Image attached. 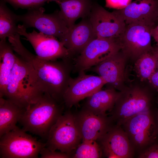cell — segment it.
<instances>
[{"label": "cell", "instance_id": "obj_4", "mask_svg": "<svg viewBox=\"0 0 158 158\" xmlns=\"http://www.w3.org/2000/svg\"><path fill=\"white\" fill-rule=\"evenodd\" d=\"M17 126L0 138L2 158H36L46 143L37 140Z\"/></svg>", "mask_w": 158, "mask_h": 158}, {"label": "cell", "instance_id": "obj_32", "mask_svg": "<svg viewBox=\"0 0 158 158\" xmlns=\"http://www.w3.org/2000/svg\"><path fill=\"white\" fill-rule=\"evenodd\" d=\"M152 51L156 57L157 63V67L158 69V45H156L154 47H153Z\"/></svg>", "mask_w": 158, "mask_h": 158}, {"label": "cell", "instance_id": "obj_24", "mask_svg": "<svg viewBox=\"0 0 158 158\" xmlns=\"http://www.w3.org/2000/svg\"><path fill=\"white\" fill-rule=\"evenodd\" d=\"M135 68L141 81L148 80L157 69L156 59L152 50L143 54L135 60Z\"/></svg>", "mask_w": 158, "mask_h": 158}, {"label": "cell", "instance_id": "obj_10", "mask_svg": "<svg viewBox=\"0 0 158 158\" xmlns=\"http://www.w3.org/2000/svg\"><path fill=\"white\" fill-rule=\"evenodd\" d=\"M153 27L137 23L126 25L118 39L121 50L127 58L136 60L143 54L152 50L151 31Z\"/></svg>", "mask_w": 158, "mask_h": 158}, {"label": "cell", "instance_id": "obj_19", "mask_svg": "<svg viewBox=\"0 0 158 158\" xmlns=\"http://www.w3.org/2000/svg\"><path fill=\"white\" fill-rule=\"evenodd\" d=\"M119 92L112 88L99 90L86 98L82 108L96 114L107 116L113 108Z\"/></svg>", "mask_w": 158, "mask_h": 158}, {"label": "cell", "instance_id": "obj_16", "mask_svg": "<svg viewBox=\"0 0 158 158\" xmlns=\"http://www.w3.org/2000/svg\"><path fill=\"white\" fill-rule=\"evenodd\" d=\"M127 57L120 50L88 70L98 74L112 88L120 91L125 87V69Z\"/></svg>", "mask_w": 158, "mask_h": 158}, {"label": "cell", "instance_id": "obj_30", "mask_svg": "<svg viewBox=\"0 0 158 158\" xmlns=\"http://www.w3.org/2000/svg\"><path fill=\"white\" fill-rule=\"evenodd\" d=\"M148 80L151 85L158 92V70L155 71Z\"/></svg>", "mask_w": 158, "mask_h": 158}, {"label": "cell", "instance_id": "obj_1", "mask_svg": "<svg viewBox=\"0 0 158 158\" xmlns=\"http://www.w3.org/2000/svg\"><path fill=\"white\" fill-rule=\"evenodd\" d=\"M24 60L27 63L28 87L34 96L49 94L59 102L63 97L73 70V61L69 59L48 61L38 58L29 51Z\"/></svg>", "mask_w": 158, "mask_h": 158}, {"label": "cell", "instance_id": "obj_2", "mask_svg": "<svg viewBox=\"0 0 158 158\" xmlns=\"http://www.w3.org/2000/svg\"><path fill=\"white\" fill-rule=\"evenodd\" d=\"M64 106L44 93L25 109L19 122L25 131L47 139L51 127L63 114Z\"/></svg>", "mask_w": 158, "mask_h": 158}, {"label": "cell", "instance_id": "obj_27", "mask_svg": "<svg viewBox=\"0 0 158 158\" xmlns=\"http://www.w3.org/2000/svg\"><path fill=\"white\" fill-rule=\"evenodd\" d=\"M42 158H68L72 157L71 155L60 151L58 152L48 149L46 147L41 150L40 153Z\"/></svg>", "mask_w": 158, "mask_h": 158}, {"label": "cell", "instance_id": "obj_13", "mask_svg": "<svg viewBox=\"0 0 158 158\" xmlns=\"http://www.w3.org/2000/svg\"><path fill=\"white\" fill-rule=\"evenodd\" d=\"M85 72L79 73L76 77H71L70 80L63 97L65 106L69 109L101 90L107 84L100 76L86 74Z\"/></svg>", "mask_w": 158, "mask_h": 158}, {"label": "cell", "instance_id": "obj_7", "mask_svg": "<svg viewBox=\"0 0 158 158\" xmlns=\"http://www.w3.org/2000/svg\"><path fill=\"white\" fill-rule=\"evenodd\" d=\"M45 11L42 7L28 10L24 14L18 15V21L22 22L26 28H35L40 32L54 36L60 41L68 28L59 10L49 14L44 13Z\"/></svg>", "mask_w": 158, "mask_h": 158}, {"label": "cell", "instance_id": "obj_22", "mask_svg": "<svg viewBox=\"0 0 158 158\" xmlns=\"http://www.w3.org/2000/svg\"><path fill=\"white\" fill-rule=\"evenodd\" d=\"M6 40L0 41V97H3L8 79L16 61L17 55Z\"/></svg>", "mask_w": 158, "mask_h": 158}, {"label": "cell", "instance_id": "obj_11", "mask_svg": "<svg viewBox=\"0 0 158 158\" xmlns=\"http://www.w3.org/2000/svg\"><path fill=\"white\" fill-rule=\"evenodd\" d=\"M122 126L134 148L142 149L150 145L157 134L156 124L150 109L130 117Z\"/></svg>", "mask_w": 158, "mask_h": 158}, {"label": "cell", "instance_id": "obj_15", "mask_svg": "<svg viewBox=\"0 0 158 158\" xmlns=\"http://www.w3.org/2000/svg\"><path fill=\"white\" fill-rule=\"evenodd\" d=\"M102 153L109 158H130L134 148L128 137L121 126L114 125L97 141Z\"/></svg>", "mask_w": 158, "mask_h": 158}, {"label": "cell", "instance_id": "obj_3", "mask_svg": "<svg viewBox=\"0 0 158 158\" xmlns=\"http://www.w3.org/2000/svg\"><path fill=\"white\" fill-rule=\"evenodd\" d=\"M150 101V96L144 89L138 86L125 87L119 92L110 117L121 126L130 117L149 109Z\"/></svg>", "mask_w": 158, "mask_h": 158}, {"label": "cell", "instance_id": "obj_17", "mask_svg": "<svg viewBox=\"0 0 158 158\" xmlns=\"http://www.w3.org/2000/svg\"><path fill=\"white\" fill-rule=\"evenodd\" d=\"M96 38L88 17L82 18L79 23L69 28L60 41L67 49L74 60L90 42Z\"/></svg>", "mask_w": 158, "mask_h": 158}, {"label": "cell", "instance_id": "obj_25", "mask_svg": "<svg viewBox=\"0 0 158 158\" xmlns=\"http://www.w3.org/2000/svg\"><path fill=\"white\" fill-rule=\"evenodd\" d=\"M102 152L97 141L83 140L77 147L72 157L74 158H98Z\"/></svg>", "mask_w": 158, "mask_h": 158}, {"label": "cell", "instance_id": "obj_14", "mask_svg": "<svg viewBox=\"0 0 158 158\" xmlns=\"http://www.w3.org/2000/svg\"><path fill=\"white\" fill-rule=\"evenodd\" d=\"M73 115L82 140L97 141L114 125L110 116L96 114L82 108Z\"/></svg>", "mask_w": 158, "mask_h": 158}, {"label": "cell", "instance_id": "obj_20", "mask_svg": "<svg viewBox=\"0 0 158 158\" xmlns=\"http://www.w3.org/2000/svg\"><path fill=\"white\" fill-rule=\"evenodd\" d=\"M95 0H62L59 5L61 15L68 28L75 24L80 18L90 15Z\"/></svg>", "mask_w": 158, "mask_h": 158}, {"label": "cell", "instance_id": "obj_5", "mask_svg": "<svg viewBox=\"0 0 158 158\" xmlns=\"http://www.w3.org/2000/svg\"><path fill=\"white\" fill-rule=\"evenodd\" d=\"M47 139L46 147L48 149L71 155L82 140L73 114L70 111L63 114L51 127Z\"/></svg>", "mask_w": 158, "mask_h": 158}, {"label": "cell", "instance_id": "obj_34", "mask_svg": "<svg viewBox=\"0 0 158 158\" xmlns=\"http://www.w3.org/2000/svg\"></svg>", "mask_w": 158, "mask_h": 158}, {"label": "cell", "instance_id": "obj_23", "mask_svg": "<svg viewBox=\"0 0 158 158\" xmlns=\"http://www.w3.org/2000/svg\"><path fill=\"white\" fill-rule=\"evenodd\" d=\"M4 0L0 1V39L6 38L17 33L18 15L12 11Z\"/></svg>", "mask_w": 158, "mask_h": 158}, {"label": "cell", "instance_id": "obj_6", "mask_svg": "<svg viewBox=\"0 0 158 158\" xmlns=\"http://www.w3.org/2000/svg\"><path fill=\"white\" fill-rule=\"evenodd\" d=\"M121 50L118 38H96L74 59L73 71L78 73L88 70Z\"/></svg>", "mask_w": 158, "mask_h": 158}, {"label": "cell", "instance_id": "obj_21", "mask_svg": "<svg viewBox=\"0 0 158 158\" xmlns=\"http://www.w3.org/2000/svg\"><path fill=\"white\" fill-rule=\"evenodd\" d=\"M25 109L7 99L0 97V137L16 128Z\"/></svg>", "mask_w": 158, "mask_h": 158}, {"label": "cell", "instance_id": "obj_31", "mask_svg": "<svg viewBox=\"0 0 158 158\" xmlns=\"http://www.w3.org/2000/svg\"><path fill=\"white\" fill-rule=\"evenodd\" d=\"M151 35L156 42V45H158V23L156 27H154L152 29Z\"/></svg>", "mask_w": 158, "mask_h": 158}, {"label": "cell", "instance_id": "obj_33", "mask_svg": "<svg viewBox=\"0 0 158 158\" xmlns=\"http://www.w3.org/2000/svg\"><path fill=\"white\" fill-rule=\"evenodd\" d=\"M156 126H157V134H158V110L157 116V123H156Z\"/></svg>", "mask_w": 158, "mask_h": 158}, {"label": "cell", "instance_id": "obj_28", "mask_svg": "<svg viewBox=\"0 0 158 158\" xmlns=\"http://www.w3.org/2000/svg\"><path fill=\"white\" fill-rule=\"evenodd\" d=\"M140 158H158V144L150 146L142 151L139 154Z\"/></svg>", "mask_w": 158, "mask_h": 158}, {"label": "cell", "instance_id": "obj_12", "mask_svg": "<svg viewBox=\"0 0 158 158\" xmlns=\"http://www.w3.org/2000/svg\"><path fill=\"white\" fill-rule=\"evenodd\" d=\"M88 17L96 38H118L126 26L116 10L109 12L96 1Z\"/></svg>", "mask_w": 158, "mask_h": 158}, {"label": "cell", "instance_id": "obj_9", "mask_svg": "<svg viewBox=\"0 0 158 158\" xmlns=\"http://www.w3.org/2000/svg\"><path fill=\"white\" fill-rule=\"evenodd\" d=\"M22 24L17 26V33L25 37L33 48L39 58L48 61L69 59L73 60L68 50L56 37L34 30L28 32Z\"/></svg>", "mask_w": 158, "mask_h": 158}, {"label": "cell", "instance_id": "obj_8", "mask_svg": "<svg viewBox=\"0 0 158 158\" xmlns=\"http://www.w3.org/2000/svg\"><path fill=\"white\" fill-rule=\"evenodd\" d=\"M28 74L26 62L17 55L16 61L8 79L4 97L25 109L38 99L29 89Z\"/></svg>", "mask_w": 158, "mask_h": 158}, {"label": "cell", "instance_id": "obj_29", "mask_svg": "<svg viewBox=\"0 0 158 158\" xmlns=\"http://www.w3.org/2000/svg\"><path fill=\"white\" fill-rule=\"evenodd\" d=\"M132 0H106V6L110 8L121 9L126 7Z\"/></svg>", "mask_w": 158, "mask_h": 158}, {"label": "cell", "instance_id": "obj_26", "mask_svg": "<svg viewBox=\"0 0 158 158\" xmlns=\"http://www.w3.org/2000/svg\"><path fill=\"white\" fill-rule=\"evenodd\" d=\"M16 10L19 8L28 10L42 7L45 3L54 1L57 4L62 0H4Z\"/></svg>", "mask_w": 158, "mask_h": 158}, {"label": "cell", "instance_id": "obj_18", "mask_svg": "<svg viewBox=\"0 0 158 158\" xmlns=\"http://www.w3.org/2000/svg\"><path fill=\"white\" fill-rule=\"evenodd\" d=\"M116 11L126 25L137 23L154 27L158 20V0H135Z\"/></svg>", "mask_w": 158, "mask_h": 158}]
</instances>
